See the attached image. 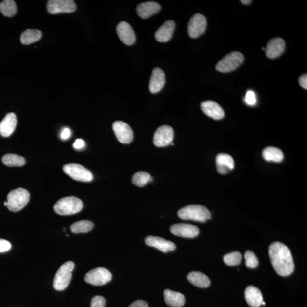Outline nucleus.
Listing matches in <instances>:
<instances>
[{
	"instance_id": "nucleus-1",
	"label": "nucleus",
	"mask_w": 307,
	"mask_h": 307,
	"mask_svg": "<svg viewBox=\"0 0 307 307\" xmlns=\"http://www.w3.org/2000/svg\"><path fill=\"white\" fill-rule=\"evenodd\" d=\"M269 255L278 275L287 277L294 272L295 265L291 251L285 244L279 242L272 243L269 247Z\"/></svg>"
},
{
	"instance_id": "nucleus-2",
	"label": "nucleus",
	"mask_w": 307,
	"mask_h": 307,
	"mask_svg": "<svg viewBox=\"0 0 307 307\" xmlns=\"http://www.w3.org/2000/svg\"><path fill=\"white\" fill-rule=\"evenodd\" d=\"M83 206V203L80 199L75 196H69L59 200L55 203L54 209L58 215L67 216L81 212Z\"/></svg>"
},
{
	"instance_id": "nucleus-3",
	"label": "nucleus",
	"mask_w": 307,
	"mask_h": 307,
	"mask_svg": "<svg viewBox=\"0 0 307 307\" xmlns=\"http://www.w3.org/2000/svg\"><path fill=\"white\" fill-rule=\"evenodd\" d=\"M179 218L183 220H191L199 222H205L211 218V213L205 206L192 205L181 208L178 212Z\"/></svg>"
},
{
	"instance_id": "nucleus-4",
	"label": "nucleus",
	"mask_w": 307,
	"mask_h": 307,
	"mask_svg": "<svg viewBox=\"0 0 307 307\" xmlns=\"http://www.w3.org/2000/svg\"><path fill=\"white\" fill-rule=\"evenodd\" d=\"M30 199V194L25 189L19 188L9 192L7 196V207L10 211L16 212L22 209Z\"/></svg>"
},
{
	"instance_id": "nucleus-5",
	"label": "nucleus",
	"mask_w": 307,
	"mask_h": 307,
	"mask_svg": "<svg viewBox=\"0 0 307 307\" xmlns=\"http://www.w3.org/2000/svg\"><path fill=\"white\" fill-rule=\"evenodd\" d=\"M75 264L73 262L68 261L61 265L55 275L53 286L57 291H63L70 284L72 278V272Z\"/></svg>"
},
{
	"instance_id": "nucleus-6",
	"label": "nucleus",
	"mask_w": 307,
	"mask_h": 307,
	"mask_svg": "<svg viewBox=\"0 0 307 307\" xmlns=\"http://www.w3.org/2000/svg\"><path fill=\"white\" fill-rule=\"evenodd\" d=\"M244 60V55L240 52H231L217 63L216 65V70L223 73L232 72L236 70L243 63Z\"/></svg>"
},
{
	"instance_id": "nucleus-7",
	"label": "nucleus",
	"mask_w": 307,
	"mask_h": 307,
	"mask_svg": "<svg viewBox=\"0 0 307 307\" xmlns=\"http://www.w3.org/2000/svg\"><path fill=\"white\" fill-rule=\"evenodd\" d=\"M63 170L65 173L75 181L88 182L92 181L94 179V176L90 171L78 164H65L63 167Z\"/></svg>"
},
{
	"instance_id": "nucleus-8",
	"label": "nucleus",
	"mask_w": 307,
	"mask_h": 307,
	"mask_svg": "<svg viewBox=\"0 0 307 307\" xmlns=\"http://www.w3.org/2000/svg\"><path fill=\"white\" fill-rule=\"evenodd\" d=\"M112 275L110 271L103 267H98L87 272L85 281L94 286L105 285L112 280Z\"/></svg>"
},
{
	"instance_id": "nucleus-9",
	"label": "nucleus",
	"mask_w": 307,
	"mask_h": 307,
	"mask_svg": "<svg viewBox=\"0 0 307 307\" xmlns=\"http://www.w3.org/2000/svg\"><path fill=\"white\" fill-rule=\"evenodd\" d=\"M207 21L205 17L202 14H195L189 20L188 25V33L192 39H196L205 31Z\"/></svg>"
},
{
	"instance_id": "nucleus-10",
	"label": "nucleus",
	"mask_w": 307,
	"mask_h": 307,
	"mask_svg": "<svg viewBox=\"0 0 307 307\" xmlns=\"http://www.w3.org/2000/svg\"><path fill=\"white\" fill-rule=\"evenodd\" d=\"M47 9L52 15L72 13L77 9V5L72 0H50L47 2Z\"/></svg>"
},
{
	"instance_id": "nucleus-11",
	"label": "nucleus",
	"mask_w": 307,
	"mask_h": 307,
	"mask_svg": "<svg viewBox=\"0 0 307 307\" xmlns=\"http://www.w3.org/2000/svg\"><path fill=\"white\" fill-rule=\"evenodd\" d=\"M174 130L168 125L161 126L155 131L153 143L157 147H165L172 143L174 139Z\"/></svg>"
},
{
	"instance_id": "nucleus-12",
	"label": "nucleus",
	"mask_w": 307,
	"mask_h": 307,
	"mask_svg": "<svg viewBox=\"0 0 307 307\" xmlns=\"http://www.w3.org/2000/svg\"><path fill=\"white\" fill-rule=\"evenodd\" d=\"M113 129L115 135L121 143H130L133 140L134 134L128 124L117 121L113 123Z\"/></svg>"
},
{
	"instance_id": "nucleus-13",
	"label": "nucleus",
	"mask_w": 307,
	"mask_h": 307,
	"mask_svg": "<svg viewBox=\"0 0 307 307\" xmlns=\"http://www.w3.org/2000/svg\"><path fill=\"white\" fill-rule=\"evenodd\" d=\"M170 231L175 236L184 238H194L199 234V229L197 226L186 223L174 224L171 226Z\"/></svg>"
},
{
	"instance_id": "nucleus-14",
	"label": "nucleus",
	"mask_w": 307,
	"mask_h": 307,
	"mask_svg": "<svg viewBox=\"0 0 307 307\" xmlns=\"http://www.w3.org/2000/svg\"><path fill=\"white\" fill-rule=\"evenodd\" d=\"M120 40L127 46L132 45L136 41V35L133 29L128 23L121 22L116 28Z\"/></svg>"
},
{
	"instance_id": "nucleus-15",
	"label": "nucleus",
	"mask_w": 307,
	"mask_h": 307,
	"mask_svg": "<svg viewBox=\"0 0 307 307\" xmlns=\"http://www.w3.org/2000/svg\"><path fill=\"white\" fill-rule=\"evenodd\" d=\"M145 241L148 246L153 247L164 253L174 251L176 249V246L174 243L160 237L149 236L146 238Z\"/></svg>"
},
{
	"instance_id": "nucleus-16",
	"label": "nucleus",
	"mask_w": 307,
	"mask_h": 307,
	"mask_svg": "<svg viewBox=\"0 0 307 307\" xmlns=\"http://www.w3.org/2000/svg\"><path fill=\"white\" fill-rule=\"evenodd\" d=\"M285 47V41L277 37L269 41L265 51L268 58L274 59L280 56L284 53Z\"/></svg>"
},
{
	"instance_id": "nucleus-17",
	"label": "nucleus",
	"mask_w": 307,
	"mask_h": 307,
	"mask_svg": "<svg viewBox=\"0 0 307 307\" xmlns=\"http://www.w3.org/2000/svg\"><path fill=\"white\" fill-rule=\"evenodd\" d=\"M201 108L205 115L214 120H219L224 118L225 114L222 107L216 102L211 101L203 102Z\"/></svg>"
},
{
	"instance_id": "nucleus-18",
	"label": "nucleus",
	"mask_w": 307,
	"mask_h": 307,
	"mask_svg": "<svg viewBox=\"0 0 307 307\" xmlns=\"http://www.w3.org/2000/svg\"><path fill=\"white\" fill-rule=\"evenodd\" d=\"M175 27V23L173 20H167L155 32V39L159 42L164 43L168 42L172 37Z\"/></svg>"
},
{
	"instance_id": "nucleus-19",
	"label": "nucleus",
	"mask_w": 307,
	"mask_h": 307,
	"mask_svg": "<svg viewBox=\"0 0 307 307\" xmlns=\"http://www.w3.org/2000/svg\"><path fill=\"white\" fill-rule=\"evenodd\" d=\"M165 82V77L164 72L160 68L154 69L152 74H151L150 82L149 89L152 94H156L160 92Z\"/></svg>"
},
{
	"instance_id": "nucleus-20",
	"label": "nucleus",
	"mask_w": 307,
	"mask_h": 307,
	"mask_svg": "<svg viewBox=\"0 0 307 307\" xmlns=\"http://www.w3.org/2000/svg\"><path fill=\"white\" fill-rule=\"evenodd\" d=\"M217 170L221 174H226L233 170L234 161L230 155L221 153L216 159Z\"/></svg>"
},
{
	"instance_id": "nucleus-21",
	"label": "nucleus",
	"mask_w": 307,
	"mask_h": 307,
	"mask_svg": "<svg viewBox=\"0 0 307 307\" xmlns=\"http://www.w3.org/2000/svg\"><path fill=\"white\" fill-rule=\"evenodd\" d=\"M17 120L15 113H9L0 123V135L2 137H9L16 129Z\"/></svg>"
},
{
	"instance_id": "nucleus-22",
	"label": "nucleus",
	"mask_w": 307,
	"mask_h": 307,
	"mask_svg": "<svg viewBox=\"0 0 307 307\" xmlns=\"http://www.w3.org/2000/svg\"><path fill=\"white\" fill-rule=\"evenodd\" d=\"M161 7L156 2L150 1L140 3L136 8L137 13L141 18L146 19L160 12Z\"/></svg>"
},
{
	"instance_id": "nucleus-23",
	"label": "nucleus",
	"mask_w": 307,
	"mask_h": 307,
	"mask_svg": "<svg viewBox=\"0 0 307 307\" xmlns=\"http://www.w3.org/2000/svg\"><path fill=\"white\" fill-rule=\"evenodd\" d=\"M245 298L248 305L252 307H260L264 302L261 291L253 286H250L246 288Z\"/></svg>"
},
{
	"instance_id": "nucleus-24",
	"label": "nucleus",
	"mask_w": 307,
	"mask_h": 307,
	"mask_svg": "<svg viewBox=\"0 0 307 307\" xmlns=\"http://www.w3.org/2000/svg\"><path fill=\"white\" fill-rule=\"evenodd\" d=\"M164 301L168 306L173 307H181L185 305V296L180 292H175L167 289L164 291Z\"/></svg>"
},
{
	"instance_id": "nucleus-25",
	"label": "nucleus",
	"mask_w": 307,
	"mask_h": 307,
	"mask_svg": "<svg viewBox=\"0 0 307 307\" xmlns=\"http://www.w3.org/2000/svg\"><path fill=\"white\" fill-rule=\"evenodd\" d=\"M188 280L199 288H207L210 285L209 278L201 272H191L188 275Z\"/></svg>"
},
{
	"instance_id": "nucleus-26",
	"label": "nucleus",
	"mask_w": 307,
	"mask_h": 307,
	"mask_svg": "<svg viewBox=\"0 0 307 307\" xmlns=\"http://www.w3.org/2000/svg\"><path fill=\"white\" fill-rule=\"evenodd\" d=\"M42 36V33L39 30L27 29L20 36V41L24 45H29L39 41Z\"/></svg>"
},
{
	"instance_id": "nucleus-27",
	"label": "nucleus",
	"mask_w": 307,
	"mask_h": 307,
	"mask_svg": "<svg viewBox=\"0 0 307 307\" xmlns=\"http://www.w3.org/2000/svg\"><path fill=\"white\" fill-rule=\"evenodd\" d=\"M262 157L266 161L274 162H281L284 158L282 151L278 148L274 147L266 148L262 151Z\"/></svg>"
},
{
	"instance_id": "nucleus-28",
	"label": "nucleus",
	"mask_w": 307,
	"mask_h": 307,
	"mask_svg": "<svg viewBox=\"0 0 307 307\" xmlns=\"http://www.w3.org/2000/svg\"><path fill=\"white\" fill-rule=\"evenodd\" d=\"M3 164L8 167H21L26 164L23 157L14 154H7L2 158Z\"/></svg>"
},
{
	"instance_id": "nucleus-29",
	"label": "nucleus",
	"mask_w": 307,
	"mask_h": 307,
	"mask_svg": "<svg viewBox=\"0 0 307 307\" xmlns=\"http://www.w3.org/2000/svg\"><path fill=\"white\" fill-rule=\"evenodd\" d=\"M94 223L89 220H81L72 224L71 230L74 233H84L91 231L94 227Z\"/></svg>"
},
{
	"instance_id": "nucleus-30",
	"label": "nucleus",
	"mask_w": 307,
	"mask_h": 307,
	"mask_svg": "<svg viewBox=\"0 0 307 307\" xmlns=\"http://www.w3.org/2000/svg\"><path fill=\"white\" fill-rule=\"evenodd\" d=\"M17 5L13 0H5L0 3V12L6 17H12L17 13Z\"/></svg>"
},
{
	"instance_id": "nucleus-31",
	"label": "nucleus",
	"mask_w": 307,
	"mask_h": 307,
	"mask_svg": "<svg viewBox=\"0 0 307 307\" xmlns=\"http://www.w3.org/2000/svg\"><path fill=\"white\" fill-rule=\"evenodd\" d=\"M151 177L150 175L147 172H137L133 176L132 182L134 185L138 186V187H142L150 182Z\"/></svg>"
},
{
	"instance_id": "nucleus-32",
	"label": "nucleus",
	"mask_w": 307,
	"mask_h": 307,
	"mask_svg": "<svg viewBox=\"0 0 307 307\" xmlns=\"http://www.w3.org/2000/svg\"><path fill=\"white\" fill-rule=\"evenodd\" d=\"M242 260V256L239 251H234V252L227 254L224 257V261L225 263L230 266L239 265Z\"/></svg>"
},
{
	"instance_id": "nucleus-33",
	"label": "nucleus",
	"mask_w": 307,
	"mask_h": 307,
	"mask_svg": "<svg viewBox=\"0 0 307 307\" xmlns=\"http://www.w3.org/2000/svg\"><path fill=\"white\" fill-rule=\"evenodd\" d=\"M244 257L246 259V265L248 268H255L258 266V258L253 251H247L244 254Z\"/></svg>"
},
{
	"instance_id": "nucleus-34",
	"label": "nucleus",
	"mask_w": 307,
	"mask_h": 307,
	"mask_svg": "<svg viewBox=\"0 0 307 307\" xmlns=\"http://www.w3.org/2000/svg\"><path fill=\"white\" fill-rule=\"evenodd\" d=\"M106 299L102 296H95L92 299L91 307H105Z\"/></svg>"
},
{
	"instance_id": "nucleus-35",
	"label": "nucleus",
	"mask_w": 307,
	"mask_h": 307,
	"mask_svg": "<svg viewBox=\"0 0 307 307\" xmlns=\"http://www.w3.org/2000/svg\"><path fill=\"white\" fill-rule=\"evenodd\" d=\"M245 102L248 105L254 106L257 102L256 94L253 91H247L245 98Z\"/></svg>"
},
{
	"instance_id": "nucleus-36",
	"label": "nucleus",
	"mask_w": 307,
	"mask_h": 307,
	"mask_svg": "<svg viewBox=\"0 0 307 307\" xmlns=\"http://www.w3.org/2000/svg\"><path fill=\"white\" fill-rule=\"evenodd\" d=\"M12 249V245L4 239H0V253H4Z\"/></svg>"
},
{
	"instance_id": "nucleus-37",
	"label": "nucleus",
	"mask_w": 307,
	"mask_h": 307,
	"mask_svg": "<svg viewBox=\"0 0 307 307\" xmlns=\"http://www.w3.org/2000/svg\"><path fill=\"white\" fill-rule=\"evenodd\" d=\"M128 307H149V305L146 302L143 300H138L132 303Z\"/></svg>"
},
{
	"instance_id": "nucleus-38",
	"label": "nucleus",
	"mask_w": 307,
	"mask_h": 307,
	"mask_svg": "<svg viewBox=\"0 0 307 307\" xmlns=\"http://www.w3.org/2000/svg\"><path fill=\"white\" fill-rule=\"evenodd\" d=\"M299 82L300 85L305 89H307V75L304 74L300 77L299 78Z\"/></svg>"
},
{
	"instance_id": "nucleus-39",
	"label": "nucleus",
	"mask_w": 307,
	"mask_h": 307,
	"mask_svg": "<svg viewBox=\"0 0 307 307\" xmlns=\"http://www.w3.org/2000/svg\"><path fill=\"white\" fill-rule=\"evenodd\" d=\"M85 144L84 140L82 139H77L75 141L73 146L76 149H82L85 147Z\"/></svg>"
},
{
	"instance_id": "nucleus-40",
	"label": "nucleus",
	"mask_w": 307,
	"mask_h": 307,
	"mask_svg": "<svg viewBox=\"0 0 307 307\" xmlns=\"http://www.w3.org/2000/svg\"><path fill=\"white\" fill-rule=\"evenodd\" d=\"M71 130L68 128H65L62 131L61 137L63 140H68L71 136Z\"/></svg>"
},
{
	"instance_id": "nucleus-41",
	"label": "nucleus",
	"mask_w": 307,
	"mask_h": 307,
	"mask_svg": "<svg viewBox=\"0 0 307 307\" xmlns=\"http://www.w3.org/2000/svg\"><path fill=\"white\" fill-rule=\"evenodd\" d=\"M251 2H252V1H251V0H242V1H241V3H243L244 5H246L250 4Z\"/></svg>"
},
{
	"instance_id": "nucleus-42",
	"label": "nucleus",
	"mask_w": 307,
	"mask_h": 307,
	"mask_svg": "<svg viewBox=\"0 0 307 307\" xmlns=\"http://www.w3.org/2000/svg\"><path fill=\"white\" fill-rule=\"evenodd\" d=\"M3 205H4L5 206H7V202H5Z\"/></svg>"
},
{
	"instance_id": "nucleus-43",
	"label": "nucleus",
	"mask_w": 307,
	"mask_h": 307,
	"mask_svg": "<svg viewBox=\"0 0 307 307\" xmlns=\"http://www.w3.org/2000/svg\"><path fill=\"white\" fill-rule=\"evenodd\" d=\"M262 50H265V48H264V47H262Z\"/></svg>"
}]
</instances>
